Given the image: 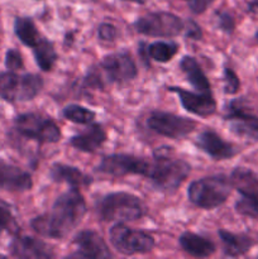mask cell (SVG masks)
<instances>
[{
  "mask_svg": "<svg viewBox=\"0 0 258 259\" xmlns=\"http://www.w3.org/2000/svg\"><path fill=\"white\" fill-rule=\"evenodd\" d=\"M215 0H189V8L194 14L204 13Z\"/></svg>",
  "mask_w": 258,
  "mask_h": 259,
  "instance_id": "34",
  "label": "cell"
},
{
  "mask_svg": "<svg viewBox=\"0 0 258 259\" xmlns=\"http://www.w3.org/2000/svg\"><path fill=\"white\" fill-rule=\"evenodd\" d=\"M110 243L119 253L124 255L146 254L156 245L153 237L142 230L129 228L124 223H116L109 232Z\"/></svg>",
  "mask_w": 258,
  "mask_h": 259,
  "instance_id": "7",
  "label": "cell"
},
{
  "mask_svg": "<svg viewBox=\"0 0 258 259\" xmlns=\"http://www.w3.org/2000/svg\"><path fill=\"white\" fill-rule=\"evenodd\" d=\"M73 245L76 252L70 254V257L101 259L113 258V253L109 250L105 240L94 230H82L73 239Z\"/></svg>",
  "mask_w": 258,
  "mask_h": 259,
  "instance_id": "13",
  "label": "cell"
},
{
  "mask_svg": "<svg viewBox=\"0 0 258 259\" xmlns=\"http://www.w3.org/2000/svg\"><path fill=\"white\" fill-rule=\"evenodd\" d=\"M5 67L10 71L23 68V58L19 51L14 50V48H10V50L7 51V55H5Z\"/></svg>",
  "mask_w": 258,
  "mask_h": 259,
  "instance_id": "31",
  "label": "cell"
},
{
  "mask_svg": "<svg viewBox=\"0 0 258 259\" xmlns=\"http://www.w3.org/2000/svg\"><path fill=\"white\" fill-rule=\"evenodd\" d=\"M126 2H133V3H138V4H144L146 0H126Z\"/></svg>",
  "mask_w": 258,
  "mask_h": 259,
  "instance_id": "37",
  "label": "cell"
},
{
  "mask_svg": "<svg viewBox=\"0 0 258 259\" xmlns=\"http://www.w3.org/2000/svg\"><path fill=\"white\" fill-rule=\"evenodd\" d=\"M147 51H148V57H151L152 60L157 62H168L179 52V45L176 42L158 40V42L151 43L147 47Z\"/></svg>",
  "mask_w": 258,
  "mask_h": 259,
  "instance_id": "26",
  "label": "cell"
},
{
  "mask_svg": "<svg viewBox=\"0 0 258 259\" xmlns=\"http://www.w3.org/2000/svg\"><path fill=\"white\" fill-rule=\"evenodd\" d=\"M4 230L15 235L19 232V225H18L9 205L0 200V234Z\"/></svg>",
  "mask_w": 258,
  "mask_h": 259,
  "instance_id": "29",
  "label": "cell"
},
{
  "mask_svg": "<svg viewBox=\"0 0 258 259\" xmlns=\"http://www.w3.org/2000/svg\"><path fill=\"white\" fill-rule=\"evenodd\" d=\"M218 27L227 34H232L235 29V19L230 13H218Z\"/></svg>",
  "mask_w": 258,
  "mask_h": 259,
  "instance_id": "32",
  "label": "cell"
},
{
  "mask_svg": "<svg viewBox=\"0 0 258 259\" xmlns=\"http://www.w3.org/2000/svg\"><path fill=\"white\" fill-rule=\"evenodd\" d=\"M33 55H34L38 67L46 72L52 70L58 57L57 52L53 47V43L45 38H40L39 42L33 47Z\"/></svg>",
  "mask_w": 258,
  "mask_h": 259,
  "instance_id": "25",
  "label": "cell"
},
{
  "mask_svg": "<svg viewBox=\"0 0 258 259\" xmlns=\"http://www.w3.org/2000/svg\"><path fill=\"white\" fill-rule=\"evenodd\" d=\"M137 32L149 37H176L185 24L177 15L168 12H154L143 15L134 23Z\"/></svg>",
  "mask_w": 258,
  "mask_h": 259,
  "instance_id": "11",
  "label": "cell"
},
{
  "mask_svg": "<svg viewBox=\"0 0 258 259\" xmlns=\"http://www.w3.org/2000/svg\"><path fill=\"white\" fill-rule=\"evenodd\" d=\"M224 119L237 136L258 142V115L245 99H234L228 104Z\"/></svg>",
  "mask_w": 258,
  "mask_h": 259,
  "instance_id": "10",
  "label": "cell"
},
{
  "mask_svg": "<svg viewBox=\"0 0 258 259\" xmlns=\"http://www.w3.org/2000/svg\"><path fill=\"white\" fill-rule=\"evenodd\" d=\"M195 144L199 149L211 157L212 159L222 161L230 159L238 153L237 148L229 142L224 141L222 137L214 131H204L197 136Z\"/></svg>",
  "mask_w": 258,
  "mask_h": 259,
  "instance_id": "16",
  "label": "cell"
},
{
  "mask_svg": "<svg viewBox=\"0 0 258 259\" xmlns=\"http://www.w3.org/2000/svg\"><path fill=\"white\" fill-rule=\"evenodd\" d=\"M220 240L223 244V252L227 257H240L244 255L254 245V240L249 235L245 234H234V233L227 232L220 229L218 232Z\"/></svg>",
  "mask_w": 258,
  "mask_h": 259,
  "instance_id": "20",
  "label": "cell"
},
{
  "mask_svg": "<svg viewBox=\"0 0 258 259\" xmlns=\"http://www.w3.org/2000/svg\"><path fill=\"white\" fill-rule=\"evenodd\" d=\"M249 12H252L253 14L258 15V0H253L252 3H249V7H248Z\"/></svg>",
  "mask_w": 258,
  "mask_h": 259,
  "instance_id": "36",
  "label": "cell"
},
{
  "mask_svg": "<svg viewBox=\"0 0 258 259\" xmlns=\"http://www.w3.org/2000/svg\"><path fill=\"white\" fill-rule=\"evenodd\" d=\"M86 210L82 194L77 187H71L56 199L50 212L35 217L30 227L42 237L63 239L80 224Z\"/></svg>",
  "mask_w": 258,
  "mask_h": 259,
  "instance_id": "1",
  "label": "cell"
},
{
  "mask_svg": "<svg viewBox=\"0 0 258 259\" xmlns=\"http://www.w3.org/2000/svg\"><path fill=\"white\" fill-rule=\"evenodd\" d=\"M233 189L240 195L258 191V175L245 167H235L229 176Z\"/></svg>",
  "mask_w": 258,
  "mask_h": 259,
  "instance_id": "23",
  "label": "cell"
},
{
  "mask_svg": "<svg viewBox=\"0 0 258 259\" xmlns=\"http://www.w3.org/2000/svg\"><path fill=\"white\" fill-rule=\"evenodd\" d=\"M96 212L103 222L126 223L146 214V206L138 196L129 192H111L96 202Z\"/></svg>",
  "mask_w": 258,
  "mask_h": 259,
  "instance_id": "4",
  "label": "cell"
},
{
  "mask_svg": "<svg viewBox=\"0 0 258 259\" xmlns=\"http://www.w3.org/2000/svg\"><path fill=\"white\" fill-rule=\"evenodd\" d=\"M179 243L185 252L196 258L210 257L217 250V247L211 240L206 239L199 234H195V233H184L180 237Z\"/></svg>",
  "mask_w": 258,
  "mask_h": 259,
  "instance_id": "21",
  "label": "cell"
},
{
  "mask_svg": "<svg viewBox=\"0 0 258 259\" xmlns=\"http://www.w3.org/2000/svg\"><path fill=\"white\" fill-rule=\"evenodd\" d=\"M50 177L52 181L58 184H67L71 187H88L93 180L90 176L83 174L77 167L68 166L63 163L52 164L50 169Z\"/></svg>",
  "mask_w": 258,
  "mask_h": 259,
  "instance_id": "19",
  "label": "cell"
},
{
  "mask_svg": "<svg viewBox=\"0 0 258 259\" xmlns=\"http://www.w3.org/2000/svg\"><path fill=\"white\" fill-rule=\"evenodd\" d=\"M168 91L179 95L181 105L189 113L206 118L217 111V101L212 98L211 93H192L177 86H169Z\"/></svg>",
  "mask_w": 258,
  "mask_h": 259,
  "instance_id": "14",
  "label": "cell"
},
{
  "mask_svg": "<svg viewBox=\"0 0 258 259\" xmlns=\"http://www.w3.org/2000/svg\"><path fill=\"white\" fill-rule=\"evenodd\" d=\"M14 33L24 46L33 48L42 37L35 28L34 22L28 17H17L14 20Z\"/></svg>",
  "mask_w": 258,
  "mask_h": 259,
  "instance_id": "24",
  "label": "cell"
},
{
  "mask_svg": "<svg viewBox=\"0 0 258 259\" xmlns=\"http://www.w3.org/2000/svg\"><path fill=\"white\" fill-rule=\"evenodd\" d=\"M152 171V161L137 157L133 154L115 153L104 157L96 172L111 177H124L129 175H138L149 179Z\"/></svg>",
  "mask_w": 258,
  "mask_h": 259,
  "instance_id": "9",
  "label": "cell"
},
{
  "mask_svg": "<svg viewBox=\"0 0 258 259\" xmlns=\"http://www.w3.org/2000/svg\"><path fill=\"white\" fill-rule=\"evenodd\" d=\"M169 148L162 147L154 152L149 175L153 186L163 192L176 191L191 171V166L186 161L169 156Z\"/></svg>",
  "mask_w": 258,
  "mask_h": 259,
  "instance_id": "3",
  "label": "cell"
},
{
  "mask_svg": "<svg viewBox=\"0 0 258 259\" xmlns=\"http://www.w3.org/2000/svg\"><path fill=\"white\" fill-rule=\"evenodd\" d=\"M147 125L151 131L156 132L161 136L179 139L192 133L196 128V121L171 113L154 111L147 119Z\"/></svg>",
  "mask_w": 258,
  "mask_h": 259,
  "instance_id": "12",
  "label": "cell"
},
{
  "mask_svg": "<svg viewBox=\"0 0 258 259\" xmlns=\"http://www.w3.org/2000/svg\"><path fill=\"white\" fill-rule=\"evenodd\" d=\"M98 35L101 40L105 42H113L116 39L118 35V30L110 23H101L98 28Z\"/></svg>",
  "mask_w": 258,
  "mask_h": 259,
  "instance_id": "33",
  "label": "cell"
},
{
  "mask_svg": "<svg viewBox=\"0 0 258 259\" xmlns=\"http://www.w3.org/2000/svg\"><path fill=\"white\" fill-rule=\"evenodd\" d=\"M224 93L228 94V95H234L239 91L240 88V80L238 77L237 73L229 67L224 68Z\"/></svg>",
  "mask_w": 258,
  "mask_h": 259,
  "instance_id": "30",
  "label": "cell"
},
{
  "mask_svg": "<svg viewBox=\"0 0 258 259\" xmlns=\"http://www.w3.org/2000/svg\"><path fill=\"white\" fill-rule=\"evenodd\" d=\"M106 132L100 124H91L86 131L78 133L70 139V146L81 152L91 153L100 148L106 142Z\"/></svg>",
  "mask_w": 258,
  "mask_h": 259,
  "instance_id": "18",
  "label": "cell"
},
{
  "mask_svg": "<svg viewBox=\"0 0 258 259\" xmlns=\"http://www.w3.org/2000/svg\"><path fill=\"white\" fill-rule=\"evenodd\" d=\"M32 186V177L28 172L0 159V190L23 192L30 190Z\"/></svg>",
  "mask_w": 258,
  "mask_h": 259,
  "instance_id": "17",
  "label": "cell"
},
{
  "mask_svg": "<svg viewBox=\"0 0 258 259\" xmlns=\"http://www.w3.org/2000/svg\"><path fill=\"white\" fill-rule=\"evenodd\" d=\"M138 70L128 52H116L105 56L98 67H93L85 77V83L103 88L108 83H125L136 78Z\"/></svg>",
  "mask_w": 258,
  "mask_h": 259,
  "instance_id": "2",
  "label": "cell"
},
{
  "mask_svg": "<svg viewBox=\"0 0 258 259\" xmlns=\"http://www.w3.org/2000/svg\"><path fill=\"white\" fill-rule=\"evenodd\" d=\"M180 68L186 76L187 81L196 89L199 93H211V85L200 67L199 62L191 56H184L180 61Z\"/></svg>",
  "mask_w": 258,
  "mask_h": 259,
  "instance_id": "22",
  "label": "cell"
},
{
  "mask_svg": "<svg viewBox=\"0 0 258 259\" xmlns=\"http://www.w3.org/2000/svg\"><path fill=\"white\" fill-rule=\"evenodd\" d=\"M62 115L65 119L76 124H91L95 119V113L93 110L81 105H75V104L63 108Z\"/></svg>",
  "mask_w": 258,
  "mask_h": 259,
  "instance_id": "27",
  "label": "cell"
},
{
  "mask_svg": "<svg viewBox=\"0 0 258 259\" xmlns=\"http://www.w3.org/2000/svg\"><path fill=\"white\" fill-rule=\"evenodd\" d=\"M184 29H186V35L189 38H191V39H201L202 30L200 28V25L196 22H194V20H189L186 23V25H185Z\"/></svg>",
  "mask_w": 258,
  "mask_h": 259,
  "instance_id": "35",
  "label": "cell"
},
{
  "mask_svg": "<svg viewBox=\"0 0 258 259\" xmlns=\"http://www.w3.org/2000/svg\"><path fill=\"white\" fill-rule=\"evenodd\" d=\"M43 88L39 75H17L13 71L0 72V98L8 103L33 100Z\"/></svg>",
  "mask_w": 258,
  "mask_h": 259,
  "instance_id": "6",
  "label": "cell"
},
{
  "mask_svg": "<svg viewBox=\"0 0 258 259\" xmlns=\"http://www.w3.org/2000/svg\"><path fill=\"white\" fill-rule=\"evenodd\" d=\"M233 185L225 175L204 177L191 182L187 189L189 200L197 207L211 210L220 206L232 194Z\"/></svg>",
  "mask_w": 258,
  "mask_h": 259,
  "instance_id": "5",
  "label": "cell"
},
{
  "mask_svg": "<svg viewBox=\"0 0 258 259\" xmlns=\"http://www.w3.org/2000/svg\"><path fill=\"white\" fill-rule=\"evenodd\" d=\"M9 250L13 257L23 259H48L55 257L51 245L28 235H17L10 243Z\"/></svg>",
  "mask_w": 258,
  "mask_h": 259,
  "instance_id": "15",
  "label": "cell"
},
{
  "mask_svg": "<svg viewBox=\"0 0 258 259\" xmlns=\"http://www.w3.org/2000/svg\"><path fill=\"white\" fill-rule=\"evenodd\" d=\"M240 199L235 202L238 214L258 219V191L240 195Z\"/></svg>",
  "mask_w": 258,
  "mask_h": 259,
  "instance_id": "28",
  "label": "cell"
},
{
  "mask_svg": "<svg viewBox=\"0 0 258 259\" xmlns=\"http://www.w3.org/2000/svg\"><path fill=\"white\" fill-rule=\"evenodd\" d=\"M15 131L28 139L39 143H57L61 139V131L50 118L35 113L20 114L14 119Z\"/></svg>",
  "mask_w": 258,
  "mask_h": 259,
  "instance_id": "8",
  "label": "cell"
},
{
  "mask_svg": "<svg viewBox=\"0 0 258 259\" xmlns=\"http://www.w3.org/2000/svg\"><path fill=\"white\" fill-rule=\"evenodd\" d=\"M254 37H255V39H257V42H258V30H257V32H255Z\"/></svg>",
  "mask_w": 258,
  "mask_h": 259,
  "instance_id": "38",
  "label": "cell"
}]
</instances>
